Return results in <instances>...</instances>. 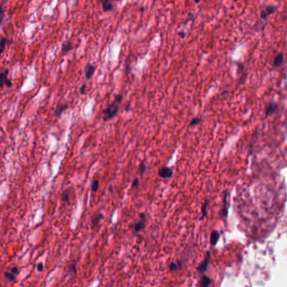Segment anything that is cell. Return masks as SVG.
I'll list each match as a JSON object with an SVG mask.
<instances>
[{
    "instance_id": "cell-14",
    "label": "cell",
    "mask_w": 287,
    "mask_h": 287,
    "mask_svg": "<svg viewBox=\"0 0 287 287\" xmlns=\"http://www.w3.org/2000/svg\"><path fill=\"white\" fill-rule=\"evenodd\" d=\"M76 274V263L72 262L67 266V274L75 275Z\"/></svg>"
},
{
    "instance_id": "cell-27",
    "label": "cell",
    "mask_w": 287,
    "mask_h": 287,
    "mask_svg": "<svg viewBox=\"0 0 287 287\" xmlns=\"http://www.w3.org/2000/svg\"><path fill=\"white\" fill-rule=\"evenodd\" d=\"M86 88H87V85H86V83H83L82 85V87L80 88V90H79V93H80V94H81V95H82V94H84V93H85V90H86Z\"/></svg>"
},
{
    "instance_id": "cell-20",
    "label": "cell",
    "mask_w": 287,
    "mask_h": 287,
    "mask_svg": "<svg viewBox=\"0 0 287 287\" xmlns=\"http://www.w3.org/2000/svg\"><path fill=\"white\" fill-rule=\"evenodd\" d=\"M61 199H62V202H66V203H69V201H70V196H69V191L67 190H66L65 191L62 192V194L61 195Z\"/></svg>"
},
{
    "instance_id": "cell-5",
    "label": "cell",
    "mask_w": 287,
    "mask_h": 287,
    "mask_svg": "<svg viewBox=\"0 0 287 287\" xmlns=\"http://www.w3.org/2000/svg\"><path fill=\"white\" fill-rule=\"evenodd\" d=\"M95 70H96V66H93L92 64L90 63H88L85 68H84V73H85V78L86 80H90L92 77H93V74L95 72Z\"/></svg>"
},
{
    "instance_id": "cell-31",
    "label": "cell",
    "mask_w": 287,
    "mask_h": 287,
    "mask_svg": "<svg viewBox=\"0 0 287 287\" xmlns=\"http://www.w3.org/2000/svg\"><path fill=\"white\" fill-rule=\"evenodd\" d=\"M139 218H140V219H142V220H146L145 214L144 212H141V213H139Z\"/></svg>"
},
{
    "instance_id": "cell-15",
    "label": "cell",
    "mask_w": 287,
    "mask_h": 287,
    "mask_svg": "<svg viewBox=\"0 0 287 287\" xmlns=\"http://www.w3.org/2000/svg\"><path fill=\"white\" fill-rule=\"evenodd\" d=\"M208 204H209V200L207 199V200L204 202V203L202 204V208H201V212H202V217H201V219H203L204 217H206L207 215H208Z\"/></svg>"
},
{
    "instance_id": "cell-12",
    "label": "cell",
    "mask_w": 287,
    "mask_h": 287,
    "mask_svg": "<svg viewBox=\"0 0 287 287\" xmlns=\"http://www.w3.org/2000/svg\"><path fill=\"white\" fill-rule=\"evenodd\" d=\"M219 238H220L219 233L216 230H213L211 233V236H210V243H211L212 246H215L217 243V241H218Z\"/></svg>"
},
{
    "instance_id": "cell-30",
    "label": "cell",
    "mask_w": 287,
    "mask_h": 287,
    "mask_svg": "<svg viewBox=\"0 0 287 287\" xmlns=\"http://www.w3.org/2000/svg\"><path fill=\"white\" fill-rule=\"evenodd\" d=\"M37 269H38V271H40V272H41V271L43 270V264H42V263L38 264V265H37Z\"/></svg>"
},
{
    "instance_id": "cell-17",
    "label": "cell",
    "mask_w": 287,
    "mask_h": 287,
    "mask_svg": "<svg viewBox=\"0 0 287 287\" xmlns=\"http://www.w3.org/2000/svg\"><path fill=\"white\" fill-rule=\"evenodd\" d=\"M283 61H284V56H283V54H278V55L274 57V65L275 66H280L283 63Z\"/></svg>"
},
{
    "instance_id": "cell-24",
    "label": "cell",
    "mask_w": 287,
    "mask_h": 287,
    "mask_svg": "<svg viewBox=\"0 0 287 287\" xmlns=\"http://www.w3.org/2000/svg\"><path fill=\"white\" fill-rule=\"evenodd\" d=\"M146 169H147V166H146L145 163V162H141L140 165H139V171L140 176L144 175V173L145 172Z\"/></svg>"
},
{
    "instance_id": "cell-22",
    "label": "cell",
    "mask_w": 287,
    "mask_h": 287,
    "mask_svg": "<svg viewBox=\"0 0 287 287\" xmlns=\"http://www.w3.org/2000/svg\"><path fill=\"white\" fill-rule=\"evenodd\" d=\"M202 119L201 118H199V117H196V118H194L191 121L189 125L191 126V127H193V126H197V125H198L199 124H201V123H202Z\"/></svg>"
},
{
    "instance_id": "cell-6",
    "label": "cell",
    "mask_w": 287,
    "mask_h": 287,
    "mask_svg": "<svg viewBox=\"0 0 287 287\" xmlns=\"http://www.w3.org/2000/svg\"><path fill=\"white\" fill-rule=\"evenodd\" d=\"M103 218V214L101 212H96L94 213L92 217H91V222H92V227L94 228L99 224L100 221Z\"/></svg>"
},
{
    "instance_id": "cell-2",
    "label": "cell",
    "mask_w": 287,
    "mask_h": 287,
    "mask_svg": "<svg viewBox=\"0 0 287 287\" xmlns=\"http://www.w3.org/2000/svg\"><path fill=\"white\" fill-rule=\"evenodd\" d=\"M8 75H9V70H7V69L2 72H0V89L3 88L4 86H6L9 88L13 86L11 81L8 78Z\"/></svg>"
},
{
    "instance_id": "cell-23",
    "label": "cell",
    "mask_w": 287,
    "mask_h": 287,
    "mask_svg": "<svg viewBox=\"0 0 287 287\" xmlns=\"http://www.w3.org/2000/svg\"><path fill=\"white\" fill-rule=\"evenodd\" d=\"M6 42H7V40L5 38H1L0 39V55L4 52V50L5 46H6Z\"/></svg>"
},
{
    "instance_id": "cell-32",
    "label": "cell",
    "mask_w": 287,
    "mask_h": 287,
    "mask_svg": "<svg viewBox=\"0 0 287 287\" xmlns=\"http://www.w3.org/2000/svg\"><path fill=\"white\" fill-rule=\"evenodd\" d=\"M179 36H180L181 38H184L185 36V33L184 31H181V32L179 33Z\"/></svg>"
},
{
    "instance_id": "cell-4",
    "label": "cell",
    "mask_w": 287,
    "mask_h": 287,
    "mask_svg": "<svg viewBox=\"0 0 287 287\" xmlns=\"http://www.w3.org/2000/svg\"><path fill=\"white\" fill-rule=\"evenodd\" d=\"M173 170L171 168L167 167V166H163V167L159 168V171H158V175L159 177L164 178V179H169L173 177Z\"/></svg>"
},
{
    "instance_id": "cell-34",
    "label": "cell",
    "mask_w": 287,
    "mask_h": 287,
    "mask_svg": "<svg viewBox=\"0 0 287 287\" xmlns=\"http://www.w3.org/2000/svg\"><path fill=\"white\" fill-rule=\"evenodd\" d=\"M201 1H202V0H194V2L196 3V4H199Z\"/></svg>"
},
{
    "instance_id": "cell-16",
    "label": "cell",
    "mask_w": 287,
    "mask_h": 287,
    "mask_svg": "<svg viewBox=\"0 0 287 287\" xmlns=\"http://www.w3.org/2000/svg\"><path fill=\"white\" fill-rule=\"evenodd\" d=\"M227 200H228V192L226 191V192H224V196H223V208L222 209V217H224L228 216Z\"/></svg>"
},
{
    "instance_id": "cell-10",
    "label": "cell",
    "mask_w": 287,
    "mask_h": 287,
    "mask_svg": "<svg viewBox=\"0 0 287 287\" xmlns=\"http://www.w3.org/2000/svg\"><path fill=\"white\" fill-rule=\"evenodd\" d=\"M67 108H68V105L66 103H58L56 105V110H55V116L57 118H60L62 113L66 110Z\"/></svg>"
},
{
    "instance_id": "cell-1",
    "label": "cell",
    "mask_w": 287,
    "mask_h": 287,
    "mask_svg": "<svg viewBox=\"0 0 287 287\" xmlns=\"http://www.w3.org/2000/svg\"><path fill=\"white\" fill-rule=\"evenodd\" d=\"M123 99H124V96L122 94L116 95L113 102L110 103V104H108L106 108H104L102 110V114H103L102 118H103V120L105 122L113 119L116 116V114L119 112V105L120 103L122 102V101H123Z\"/></svg>"
},
{
    "instance_id": "cell-21",
    "label": "cell",
    "mask_w": 287,
    "mask_h": 287,
    "mask_svg": "<svg viewBox=\"0 0 287 287\" xmlns=\"http://www.w3.org/2000/svg\"><path fill=\"white\" fill-rule=\"evenodd\" d=\"M276 109V105L274 104V103H270L268 108H267V110H266V116L268 117L269 115H271L272 113H274V111Z\"/></svg>"
},
{
    "instance_id": "cell-7",
    "label": "cell",
    "mask_w": 287,
    "mask_h": 287,
    "mask_svg": "<svg viewBox=\"0 0 287 287\" xmlns=\"http://www.w3.org/2000/svg\"><path fill=\"white\" fill-rule=\"evenodd\" d=\"M276 10H277V6H269V7H267L265 10H263V11L261 12V18L266 19L268 16H269L270 14L274 13Z\"/></svg>"
},
{
    "instance_id": "cell-13",
    "label": "cell",
    "mask_w": 287,
    "mask_h": 287,
    "mask_svg": "<svg viewBox=\"0 0 287 287\" xmlns=\"http://www.w3.org/2000/svg\"><path fill=\"white\" fill-rule=\"evenodd\" d=\"M182 265H183V264H182V261L181 260L177 261V262H172V263H171L169 265V269H170L171 271L175 272V271L181 269L182 268Z\"/></svg>"
},
{
    "instance_id": "cell-18",
    "label": "cell",
    "mask_w": 287,
    "mask_h": 287,
    "mask_svg": "<svg viewBox=\"0 0 287 287\" xmlns=\"http://www.w3.org/2000/svg\"><path fill=\"white\" fill-rule=\"evenodd\" d=\"M71 49V43L70 41H67L62 44V54H66Z\"/></svg>"
},
{
    "instance_id": "cell-28",
    "label": "cell",
    "mask_w": 287,
    "mask_h": 287,
    "mask_svg": "<svg viewBox=\"0 0 287 287\" xmlns=\"http://www.w3.org/2000/svg\"><path fill=\"white\" fill-rule=\"evenodd\" d=\"M4 9H0V26L2 24L3 19H4Z\"/></svg>"
},
{
    "instance_id": "cell-29",
    "label": "cell",
    "mask_w": 287,
    "mask_h": 287,
    "mask_svg": "<svg viewBox=\"0 0 287 287\" xmlns=\"http://www.w3.org/2000/svg\"><path fill=\"white\" fill-rule=\"evenodd\" d=\"M11 273L14 274V275H17V274H19V269L17 267H13V268L11 269Z\"/></svg>"
},
{
    "instance_id": "cell-19",
    "label": "cell",
    "mask_w": 287,
    "mask_h": 287,
    "mask_svg": "<svg viewBox=\"0 0 287 287\" xmlns=\"http://www.w3.org/2000/svg\"><path fill=\"white\" fill-rule=\"evenodd\" d=\"M99 189V181L97 179H94L92 181V185H91V190L93 192H97Z\"/></svg>"
},
{
    "instance_id": "cell-33",
    "label": "cell",
    "mask_w": 287,
    "mask_h": 287,
    "mask_svg": "<svg viewBox=\"0 0 287 287\" xmlns=\"http://www.w3.org/2000/svg\"><path fill=\"white\" fill-rule=\"evenodd\" d=\"M129 108H130V103H128V104L126 105V107H125V110L128 111L129 110Z\"/></svg>"
},
{
    "instance_id": "cell-11",
    "label": "cell",
    "mask_w": 287,
    "mask_h": 287,
    "mask_svg": "<svg viewBox=\"0 0 287 287\" xmlns=\"http://www.w3.org/2000/svg\"><path fill=\"white\" fill-rule=\"evenodd\" d=\"M212 283V280L207 275H202V278L200 279L197 287H209Z\"/></svg>"
},
{
    "instance_id": "cell-3",
    "label": "cell",
    "mask_w": 287,
    "mask_h": 287,
    "mask_svg": "<svg viewBox=\"0 0 287 287\" xmlns=\"http://www.w3.org/2000/svg\"><path fill=\"white\" fill-rule=\"evenodd\" d=\"M210 258H211V253L209 251L207 252V254H206V257L205 259L203 260V261L200 264V265L197 267V269L198 271V273L200 274H203L206 272V270L208 269V265H209V260H210Z\"/></svg>"
},
{
    "instance_id": "cell-35",
    "label": "cell",
    "mask_w": 287,
    "mask_h": 287,
    "mask_svg": "<svg viewBox=\"0 0 287 287\" xmlns=\"http://www.w3.org/2000/svg\"><path fill=\"white\" fill-rule=\"evenodd\" d=\"M145 8H140V11H141V12H145Z\"/></svg>"
},
{
    "instance_id": "cell-25",
    "label": "cell",
    "mask_w": 287,
    "mask_h": 287,
    "mask_svg": "<svg viewBox=\"0 0 287 287\" xmlns=\"http://www.w3.org/2000/svg\"><path fill=\"white\" fill-rule=\"evenodd\" d=\"M4 277L7 279L9 281H14V280H15V275L12 274L11 272H10V273H9V272H5Z\"/></svg>"
},
{
    "instance_id": "cell-8",
    "label": "cell",
    "mask_w": 287,
    "mask_h": 287,
    "mask_svg": "<svg viewBox=\"0 0 287 287\" xmlns=\"http://www.w3.org/2000/svg\"><path fill=\"white\" fill-rule=\"evenodd\" d=\"M145 220H142V219H140V221L137 222H134L133 224L131 225V228L133 229V231H134L135 233L140 232L141 230L145 228Z\"/></svg>"
},
{
    "instance_id": "cell-26",
    "label": "cell",
    "mask_w": 287,
    "mask_h": 287,
    "mask_svg": "<svg viewBox=\"0 0 287 287\" xmlns=\"http://www.w3.org/2000/svg\"><path fill=\"white\" fill-rule=\"evenodd\" d=\"M139 185V178L133 179V181H132V188H138Z\"/></svg>"
},
{
    "instance_id": "cell-9",
    "label": "cell",
    "mask_w": 287,
    "mask_h": 287,
    "mask_svg": "<svg viewBox=\"0 0 287 287\" xmlns=\"http://www.w3.org/2000/svg\"><path fill=\"white\" fill-rule=\"evenodd\" d=\"M113 0H102V9L104 12H111L113 10Z\"/></svg>"
}]
</instances>
